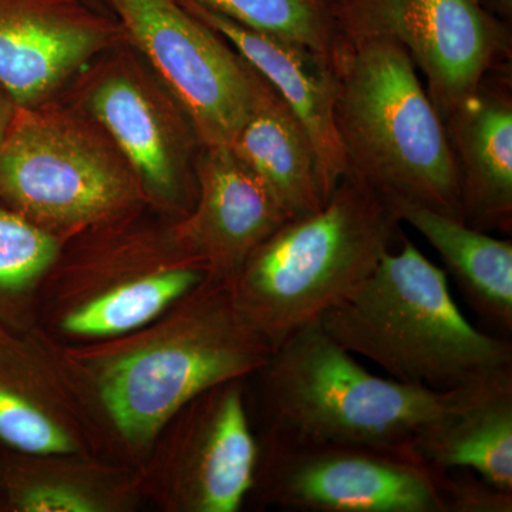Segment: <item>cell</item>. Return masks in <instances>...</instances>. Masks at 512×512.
I'll list each match as a JSON object with an SVG mask.
<instances>
[{
	"mask_svg": "<svg viewBox=\"0 0 512 512\" xmlns=\"http://www.w3.org/2000/svg\"><path fill=\"white\" fill-rule=\"evenodd\" d=\"M63 352L101 456L140 470L180 407L254 375L272 348L239 311L231 282L208 276L146 325Z\"/></svg>",
	"mask_w": 512,
	"mask_h": 512,
	"instance_id": "1",
	"label": "cell"
},
{
	"mask_svg": "<svg viewBox=\"0 0 512 512\" xmlns=\"http://www.w3.org/2000/svg\"><path fill=\"white\" fill-rule=\"evenodd\" d=\"M484 382L433 390L373 375L316 320L272 350L248 377V393L258 431L417 456V440Z\"/></svg>",
	"mask_w": 512,
	"mask_h": 512,
	"instance_id": "2",
	"label": "cell"
},
{
	"mask_svg": "<svg viewBox=\"0 0 512 512\" xmlns=\"http://www.w3.org/2000/svg\"><path fill=\"white\" fill-rule=\"evenodd\" d=\"M320 325L343 349L397 382L453 390L512 370L510 338L476 328L458 309L447 272L406 235Z\"/></svg>",
	"mask_w": 512,
	"mask_h": 512,
	"instance_id": "3",
	"label": "cell"
},
{
	"mask_svg": "<svg viewBox=\"0 0 512 512\" xmlns=\"http://www.w3.org/2000/svg\"><path fill=\"white\" fill-rule=\"evenodd\" d=\"M208 276L175 220L144 207L64 239L37 296L35 326L63 346L117 338Z\"/></svg>",
	"mask_w": 512,
	"mask_h": 512,
	"instance_id": "4",
	"label": "cell"
},
{
	"mask_svg": "<svg viewBox=\"0 0 512 512\" xmlns=\"http://www.w3.org/2000/svg\"><path fill=\"white\" fill-rule=\"evenodd\" d=\"M389 202L345 174L322 208L293 218L252 252L231 281L244 318L278 348L356 291L400 241Z\"/></svg>",
	"mask_w": 512,
	"mask_h": 512,
	"instance_id": "5",
	"label": "cell"
},
{
	"mask_svg": "<svg viewBox=\"0 0 512 512\" xmlns=\"http://www.w3.org/2000/svg\"><path fill=\"white\" fill-rule=\"evenodd\" d=\"M336 70L335 124L346 173L384 200L461 221L456 158L409 53L392 40L345 42Z\"/></svg>",
	"mask_w": 512,
	"mask_h": 512,
	"instance_id": "6",
	"label": "cell"
},
{
	"mask_svg": "<svg viewBox=\"0 0 512 512\" xmlns=\"http://www.w3.org/2000/svg\"><path fill=\"white\" fill-rule=\"evenodd\" d=\"M0 202L62 239L148 207L103 128L53 99L16 109L0 146Z\"/></svg>",
	"mask_w": 512,
	"mask_h": 512,
	"instance_id": "7",
	"label": "cell"
},
{
	"mask_svg": "<svg viewBox=\"0 0 512 512\" xmlns=\"http://www.w3.org/2000/svg\"><path fill=\"white\" fill-rule=\"evenodd\" d=\"M247 505L299 512H454L456 474L419 456L258 431Z\"/></svg>",
	"mask_w": 512,
	"mask_h": 512,
	"instance_id": "8",
	"label": "cell"
},
{
	"mask_svg": "<svg viewBox=\"0 0 512 512\" xmlns=\"http://www.w3.org/2000/svg\"><path fill=\"white\" fill-rule=\"evenodd\" d=\"M258 440L248 377L212 386L154 437L140 467L147 507L160 512H238L254 483Z\"/></svg>",
	"mask_w": 512,
	"mask_h": 512,
	"instance_id": "9",
	"label": "cell"
},
{
	"mask_svg": "<svg viewBox=\"0 0 512 512\" xmlns=\"http://www.w3.org/2000/svg\"><path fill=\"white\" fill-rule=\"evenodd\" d=\"M79 83L77 107L126 158L148 207L171 220L184 218L197 200L202 146L180 104L124 50L90 67Z\"/></svg>",
	"mask_w": 512,
	"mask_h": 512,
	"instance_id": "10",
	"label": "cell"
},
{
	"mask_svg": "<svg viewBox=\"0 0 512 512\" xmlns=\"http://www.w3.org/2000/svg\"><path fill=\"white\" fill-rule=\"evenodd\" d=\"M346 43L386 39L409 53L427 94L446 119L485 74L512 59L511 25L481 0H332Z\"/></svg>",
	"mask_w": 512,
	"mask_h": 512,
	"instance_id": "11",
	"label": "cell"
},
{
	"mask_svg": "<svg viewBox=\"0 0 512 512\" xmlns=\"http://www.w3.org/2000/svg\"><path fill=\"white\" fill-rule=\"evenodd\" d=\"M109 6L201 146H231L251 104V66L180 0H109Z\"/></svg>",
	"mask_w": 512,
	"mask_h": 512,
	"instance_id": "12",
	"label": "cell"
},
{
	"mask_svg": "<svg viewBox=\"0 0 512 512\" xmlns=\"http://www.w3.org/2000/svg\"><path fill=\"white\" fill-rule=\"evenodd\" d=\"M0 450L101 456L63 346L35 325H0Z\"/></svg>",
	"mask_w": 512,
	"mask_h": 512,
	"instance_id": "13",
	"label": "cell"
},
{
	"mask_svg": "<svg viewBox=\"0 0 512 512\" xmlns=\"http://www.w3.org/2000/svg\"><path fill=\"white\" fill-rule=\"evenodd\" d=\"M123 39L86 0H0V86L18 107L45 103Z\"/></svg>",
	"mask_w": 512,
	"mask_h": 512,
	"instance_id": "14",
	"label": "cell"
},
{
	"mask_svg": "<svg viewBox=\"0 0 512 512\" xmlns=\"http://www.w3.org/2000/svg\"><path fill=\"white\" fill-rule=\"evenodd\" d=\"M195 171L197 200L175 229L210 278L231 282L252 252L291 217L229 146L201 147Z\"/></svg>",
	"mask_w": 512,
	"mask_h": 512,
	"instance_id": "15",
	"label": "cell"
},
{
	"mask_svg": "<svg viewBox=\"0 0 512 512\" xmlns=\"http://www.w3.org/2000/svg\"><path fill=\"white\" fill-rule=\"evenodd\" d=\"M443 123L460 177L461 221L488 234H511V62L485 74Z\"/></svg>",
	"mask_w": 512,
	"mask_h": 512,
	"instance_id": "16",
	"label": "cell"
},
{
	"mask_svg": "<svg viewBox=\"0 0 512 512\" xmlns=\"http://www.w3.org/2000/svg\"><path fill=\"white\" fill-rule=\"evenodd\" d=\"M180 3L220 33L295 111L312 138L323 191L329 198L348 171L335 124L336 64L306 47L244 28L192 0H180Z\"/></svg>",
	"mask_w": 512,
	"mask_h": 512,
	"instance_id": "17",
	"label": "cell"
},
{
	"mask_svg": "<svg viewBox=\"0 0 512 512\" xmlns=\"http://www.w3.org/2000/svg\"><path fill=\"white\" fill-rule=\"evenodd\" d=\"M140 470L97 454L0 450V512H137Z\"/></svg>",
	"mask_w": 512,
	"mask_h": 512,
	"instance_id": "18",
	"label": "cell"
},
{
	"mask_svg": "<svg viewBox=\"0 0 512 512\" xmlns=\"http://www.w3.org/2000/svg\"><path fill=\"white\" fill-rule=\"evenodd\" d=\"M229 147L261 178L291 220L318 211L328 200L308 130L252 67L247 119Z\"/></svg>",
	"mask_w": 512,
	"mask_h": 512,
	"instance_id": "19",
	"label": "cell"
},
{
	"mask_svg": "<svg viewBox=\"0 0 512 512\" xmlns=\"http://www.w3.org/2000/svg\"><path fill=\"white\" fill-rule=\"evenodd\" d=\"M387 201V200H386ZM400 222L419 231L446 264L447 272L485 325L503 338L512 333V242L471 228L414 202L392 200Z\"/></svg>",
	"mask_w": 512,
	"mask_h": 512,
	"instance_id": "20",
	"label": "cell"
},
{
	"mask_svg": "<svg viewBox=\"0 0 512 512\" xmlns=\"http://www.w3.org/2000/svg\"><path fill=\"white\" fill-rule=\"evenodd\" d=\"M440 470H468L512 491V370L491 377L464 406L437 421L414 447Z\"/></svg>",
	"mask_w": 512,
	"mask_h": 512,
	"instance_id": "21",
	"label": "cell"
},
{
	"mask_svg": "<svg viewBox=\"0 0 512 512\" xmlns=\"http://www.w3.org/2000/svg\"><path fill=\"white\" fill-rule=\"evenodd\" d=\"M63 241L0 202V325H35L37 296Z\"/></svg>",
	"mask_w": 512,
	"mask_h": 512,
	"instance_id": "22",
	"label": "cell"
},
{
	"mask_svg": "<svg viewBox=\"0 0 512 512\" xmlns=\"http://www.w3.org/2000/svg\"><path fill=\"white\" fill-rule=\"evenodd\" d=\"M232 22L295 43L338 64L345 50L326 0H192Z\"/></svg>",
	"mask_w": 512,
	"mask_h": 512,
	"instance_id": "23",
	"label": "cell"
},
{
	"mask_svg": "<svg viewBox=\"0 0 512 512\" xmlns=\"http://www.w3.org/2000/svg\"><path fill=\"white\" fill-rule=\"evenodd\" d=\"M16 106L15 101L9 96V93L0 86V146L5 140L6 133H8L10 123L15 117Z\"/></svg>",
	"mask_w": 512,
	"mask_h": 512,
	"instance_id": "24",
	"label": "cell"
},
{
	"mask_svg": "<svg viewBox=\"0 0 512 512\" xmlns=\"http://www.w3.org/2000/svg\"><path fill=\"white\" fill-rule=\"evenodd\" d=\"M484 8L493 13L498 19L511 25L512 0H481Z\"/></svg>",
	"mask_w": 512,
	"mask_h": 512,
	"instance_id": "25",
	"label": "cell"
},
{
	"mask_svg": "<svg viewBox=\"0 0 512 512\" xmlns=\"http://www.w3.org/2000/svg\"><path fill=\"white\" fill-rule=\"evenodd\" d=\"M104 2H106V3H107V5H109V0H104Z\"/></svg>",
	"mask_w": 512,
	"mask_h": 512,
	"instance_id": "26",
	"label": "cell"
},
{
	"mask_svg": "<svg viewBox=\"0 0 512 512\" xmlns=\"http://www.w3.org/2000/svg\"><path fill=\"white\" fill-rule=\"evenodd\" d=\"M326 2L330 3V2H332V0H326Z\"/></svg>",
	"mask_w": 512,
	"mask_h": 512,
	"instance_id": "27",
	"label": "cell"
}]
</instances>
